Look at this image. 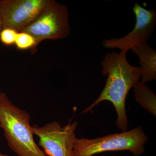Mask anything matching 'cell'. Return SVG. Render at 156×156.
<instances>
[{"mask_svg":"<svg viewBox=\"0 0 156 156\" xmlns=\"http://www.w3.org/2000/svg\"><path fill=\"white\" fill-rule=\"evenodd\" d=\"M14 44L18 50H22L30 49L35 51L37 47L34 38L30 34L24 32H18Z\"/></svg>","mask_w":156,"mask_h":156,"instance_id":"cell-10","label":"cell"},{"mask_svg":"<svg viewBox=\"0 0 156 156\" xmlns=\"http://www.w3.org/2000/svg\"><path fill=\"white\" fill-rule=\"evenodd\" d=\"M18 33L12 28H3L0 31V41L6 46L14 44Z\"/></svg>","mask_w":156,"mask_h":156,"instance_id":"cell-11","label":"cell"},{"mask_svg":"<svg viewBox=\"0 0 156 156\" xmlns=\"http://www.w3.org/2000/svg\"><path fill=\"white\" fill-rule=\"evenodd\" d=\"M77 121H69L64 126L56 121L43 126H31L34 134L38 137V145L43 148L47 156H73L76 136Z\"/></svg>","mask_w":156,"mask_h":156,"instance_id":"cell-5","label":"cell"},{"mask_svg":"<svg viewBox=\"0 0 156 156\" xmlns=\"http://www.w3.org/2000/svg\"><path fill=\"white\" fill-rule=\"evenodd\" d=\"M0 156H9L7 154H2L0 153Z\"/></svg>","mask_w":156,"mask_h":156,"instance_id":"cell-13","label":"cell"},{"mask_svg":"<svg viewBox=\"0 0 156 156\" xmlns=\"http://www.w3.org/2000/svg\"><path fill=\"white\" fill-rule=\"evenodd\" d=\"M30 116L0 91V127L8 145L18 156H47L35 142Z\"/></svg>","mask_w":156,"mask_h":156,"instance_id":"cell-2","label":"cell"},{"mask_svg":"<svg viewBox=\"0 0 156 156\" xmlns=\"http://www.w3.org/2000/svg\"><path fill=\"white\" fill-rule=\"evenodd\" d=\"M133 11L136 17L133 30L122 37L104 40L105 48H117L127 52L136 45L147 43L156 25V11L154 9L147 10L136 3L134 4Z\"/></svg>","mask_w":156,"mask_h":156,"instance_id":"cell-7","label":"cell"},{"mask_svg":"<svg viewBox=\"0 0 156 156\" xmlns=\"http://www.w3.org/2000/svg\"><path fill=\"white\" fill-rule=\"evenodd\" d=\"M70 31L67 6L53 0L31 23L20 32L31 35L38 46L44 40L67 37Z\"/></svg>","mask_w":156,"mask_h":156,"instance_id":"cell-4","label":"cell"},{"mask_svg":"<svg viewBox=\"0 0 156 156\" xmlns=\"http://www.w3.org/2000/svg\"><path fill=\"white\" fill-rule=\"evenodd\" d=\"M133 88L136 102L156 116V95L152 89L139 81L136 82Z\"/></svg>","mask_w":156,"mask_h":156,"instance_id":"cell-9","label":"cell"},{"mask_svg":"<svg viewBox=\"0 0 156 156\" xmlns=\"http://www.w3.org/2000/svg\"><path fill=\"white\" fill-rule=\"evenodd\" d=\"M2 29V22L1 21V18H0V31Z\"/></svg>","mask_w":156,"mask_h":156,"instance_id":"cell-12","label":"cell"},{"mask_svg":"<svg viewBox=\"0 0 156 156\" xmlns=\"http://www.w3.org/2000/svg\"><path fill=\"white\" fill-rule=\"evenodd\" d=\"M102 74L107 76L105 86L97 98L83 111L87 113L104 101L112 104L116 112L117 127L124 132L128 131V119L126 101L129 91L141 78L140 67L131 65L128 62L127 52H112L107 53L101 62Z\"/></svg>","mask_w":156,"mask_h":156,"instance_id":"cell-1","label":"cell"},{"mask_svg":"<svg viewBox=\"0 0 156 156\" xmlns=\"http://www.w3.org/2000/svg\"><path fill=\"white\" fill-rule=\"evenodd\" d=\"M53 0H1L0 18L2 29L21 31L39 16Z\"/></svg>","mask_w":156,"mask_h":156,"instance_id":"cell-6","label":"cell"},{"mask_svg":"<svg viewBox=\"0 0 156 156\" xmlns=\"http://www.w3.org/2000/svg\"><path fill=\"white\" fill-rule=\"evenodd\" d=\"M148 137L141 126L129 131L108 134L93 139L76 138L73 156H92L108 151H128L134 156L142 155Z\"/></svg>","mask_w":156,"mask_h":156,"instance_id":"cell-3","label":"cell"},{"mask_svg":"<svg viewBox=\"0 0 156 156\" xmlns=\"http://www.w3.org/2000/svg\"><path fill=\"white\" fill-rule=\"evenodd\" d=\"M1 89H0V91H1Z\"/></svg>","mask_w":156,"mask_h":156,"instance_id":"cell-14","label":"cell"},{"mask_svg":"<svg viewBox=\"0 0 156 156\" xmlns=\"http://www.w3.org/2000/svg\"><path fill=\"white\" fill-rule=\"evenodd\" d=\"M139 58L141 69V81L143 83L153 82L156 79V51L148 44L144 43L136 45L131 49Z\"/></svg>","mask_w":156,"mask_h":156,"instance_id":"cell-8","label":"cell"}]
</instances>
